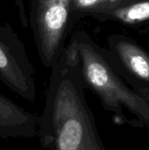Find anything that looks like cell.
<instances>
[{"mask_svg": "<svg viewBox=\"0 0 149 150\" xmlns=\"http://www.w3.org/2000/svg\"><path fill=\"white\" fill-rule=\"evenodd\" d=\"M134 0H73L72 12L75 20L85 17H95Z\"/></svg>", "mask_w": 149, "mask_h": 150, "instance_id": "cell-8", "label": "cell"}, {"mask_svg": "<svg viewBox=\"0 0 149 150\" xmlns=\"http://www.w3.org/2000/svg\"><path fill=\"white\" fill-rule=\"evenodd\" d=\"M39 117L0 94V137L30 139L37 136Z\"/></svg>", "mask_w": 149, "mask_h": 150, "instance_id": "cell-6", "label": "cell"}, {"mask_svg": "<svg viewBox=\"0 0 149 150\" xmlns=\"http://www.w3.org/2000/svg\"><path fill=\"white\" fill-rule=\"evenodd\" d=\"M73 0H31L28 25L41 63L52 69L60 58L76 22Z\"/></svg>", "mask_w": 149, "mask_h": 150, "instance_id": "cell-3", "label": "cell"}, {"mask_svg": "<svg viewBox=\"0 0 149 150\" xmlns=\"http://www.w3.org/2000/svg\"><path fill=\"white\" fill-rule=\"evenodd\" d=\"M0 81L20 98L34 102L33 69L24 43L8 23L0 25Z\"/></svg>", "mask_w": 149, "mask_h": 150, "instance_id": "cell-4", "label": "cell"}, {"mask_svg": "<svg viewBox=\"0 0 149 150\" xmlns=\"http://www.w3.org/2000/svg\"><path fill=\"white\" fill-rule=\"evenodd\" d=\"M94 18L102 21L114 20L137 31L149 30V0H134Z\"/></svg>", "mask_w": 149, "mask_h": 150, "instance_id": "cell-7", "label": "cell"}, {"mask_svg": "<svg viewBox=\"0 0 149 150\" xmlns=\"http://www.w3.org/2000/svg\"><path fill=\"white\" fill-rule=\"evenodd\" d=\"M37 136L46 150H105L88 105L76 54L68 44L51 69Z\"/></svg>", "mask_w": 149, "mask_h": 150, "instance_id": "cell-1", "label": "cell"}, {"mask_svg": "<svg viewBox=\"0 0 149 150\" xmlns=\"http://www.w3.org/2000/svg\"><path fill=\"white\" fill-rule=\"evenodd\" d=\"M15 4L18 8V17H19V19H20V22H21L23 27L27 28L28 27V18L26 16L24 0H15Z\"/></svg>", "mask_w": 149, "mask_h": 150, "instance_id": "cell-9", "label": "cell"}, {"mask_svg": "<svg viewBox=\"0 0 149 150\" xmlns=\"http://www.w3.org/2000/svg\"><path fill=\"white\" fill-rule=\"evenodd\" d=\"M107 43L105 52L110 62H118L132 75L149 82V54L140 45L123 34L109 35Z\"/></svg>", "mask_w": 149, "mask_h": 150, "instance_id": "cell-5", "label": "cell"}, {"mask_svg": "<svg viewBox=\"0 0 149 150\" xmlns=\"http://www.w3.org/2000/svg\"><path fill=\"white\" fill-rule=\"evenodd\" d=\"M68 44L76 54L84 86L100 98L105 109L119 113L126 106L149 121L148 104L124 83L105 49L83 31L75 33Z\"/></svg>", "mask_w": 149, "mask_h": 150, "instance_id": "cell-2", "label": "cell"}]
</instances>
